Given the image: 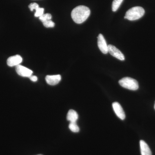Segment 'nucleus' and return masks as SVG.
I'll list each match as a JSON object with an SVG mask.
<instances>
[{
  "label": "nucleus",
  "instance_id": "obj_2",
  "mask_svg": "<svg viewBox=\"0 0 155 155\" xmlns=\"http://www.w3.org/2000/svg\"><path fill=\"white\" fill-rule=\"evenodd\" d=\"M145 14V11L141 7H133L127 11L124 18L130 21L140 19Z\"/></svg>",
  "mask_w": 155,
  "mask_h": 155
},
{
  "label": "nucleus",
  "instance_id": "obj_6",
  "mask_svg": "<svg viewBox=\"0 0 155 155\" xmlns=\"http://www.w3.org/2000/svg\"><path fill=\"white\" fill-rule=\"evenodd\" d=\"M16 71L18 75L25 77H30L33 72L30 69L20 65L16 66Z\"/></svg>",
  "mask_w": 155,
  "mask_h": 155
},
{
  "label": "nucleus",
  "instance_id": "obj_12",
  "mask_svg": "<svg viewBox=\"0 0 155 155\" xmlns=\"http://www.w3.org/2000/svg\"><path fill=\"white\" fill-rule=\"evenodd\" d=\"M124 0H114L112 3V11L116 12L119 9Z\"/></svg>",
  "mask_w": 155,
  "mask_h": 155
},
{
  "label": "nucleus",
  "instance_id": "obj_15",
  "mask_svg": "<svg viewBox=\"0 0 155 155\" xmlns=\"http://www.w3.org/2000/svg\"><path fill=\"white\" fill-rule=\"evenodd\" d=\"M43 25L46 28H53L55 26V23L51 20H48L43 22Z\"/></svg>",
  "mask_w": 155,
  "mask_h": 155
},
{
  "label": "nucleus",
  "instance_id": "obj_16",
  "mask_svg": "<svg viewBox=\"0 0 155 155\" xmlns=\"http://www.w3.org/2000/svg\"><path fill=\"white\" fill-rule=\"evenodd\" d=\"M35 11H35V16L36 17H39L44 14V9L43 8H40L38 7V8L36 9Z\"/></svg>",
  "mask_w": 155,
  "mask_h": 155
},
{
  "label": "nucleus",
  "instance_id": "obj_9",
  "mask_svg": "<svg viewBox=\"0 0 155 155\" xmlns=\"http://www.w3.org/2000/svg\"><path fill=\"white\" fill-rule=\"evenodd\" d=\"M61 79L60 75H47L45 78L46 81L48 84L51 85H55L58 84Z\"/></svg>",
  "mask_w": 155,
  "mask_h": 155
},
{
  "label": "nucleus",
  "instance_id": "obj_13",
  "mask_svg": "<svg viewBox=\"0 0 155 155\" xmlns=\"http://www.w3.org/2000/svg\"><path fill=\"white\" fill-rule=\"evenodd\" d=\"M69 129H70L71 131L73 132H75V133L79 132V130H80L78 125L76 124V122H70L69 125Z\"/></svg>",
  "mask_w": 155,
  "mask_h": 155
},
{
  "label": "nucleus",
  "instance_id": "obj_4",
  "mask_svg": "<svg viewBox=\"0 0 155 155\" xmlns=\"http://www.w3.org/2000/svg\"><path fill=\"white\" fill-rule=\"evenodd\" d=\"M108 52L110 53L111 55L119 59L120 61H124L125 59L124 54L121 51H119L116 47L112 45H108Z\"/></svg>",
  "mask_w": 155,
  "mask_h": 155
},
{
  "label": "nucleus",
  "instance_id": "obj_3",
  "mask_svg": "<svg viewBox=\"0 0 155 155\" xmlns=\"http://www.w3.org/2000/svg\"><path fill=\"white\" fill-rule=\"evenodd\" d=\"M119 84L122 87L130 90L136 91L139 88L137 81L131 78H123L119 81Z\"/></svg>",
  "mask_w": 155,
  "mask_h": 155
},
{
  "label": "nucleus",
  "instance_id": "obj_14",
  "mask_svg": "<svg viewBox=\"0 0 155 155\" xmlns=\"http://www.w3.org/2000/svg\"><path fill=\"white\" fill-rule=\"evenodd\" d=\"M39 18L40 20L42 22H44L45 21H47V20H51L52 19V16L50 14H44L42 16L39 17Z\"/></svg>",
  "mask_w": 155,
  "mask_h": 155
},
{
  "label": "nucleus",
  "instance_id": "obj_11",
  "mask_svg": "<svg viewBox=\"0 0 155 155\" xmlns=\"http://www.w3.org/2000/svg\"><path fill=\"white\" fill-rule=\"evenodd\" d=\"M78 116L77 112L73 110H69L67 115V119L70 122H76L78 119Z\"/></svg>",
  "mask_w": 155,
  "mask_h": 155
},
{
  "label": "nucleus",
  "instance_id": "obj_7",
  "mask_svg": "<svg viewBox=\"0 0 155 155\" xmlns=\"http://www.w3.org/2000/svg\"><path fill=\"white\" fill-rule=\"evenodd\" d=\"M112 106L116 116L119 119L124 120L125 118V113L120 104L118 102H114L112 104Z\"/></svg>",
  "mask_w": 155,
  "mask_h": 155
},
{
  "label": "nucleus",
  "instance_id": "obj_18",
  "mask_svg": "<svg viewBox=\"0 0 155 155\" xmlns=\"http://www.w3.org/2000/svg\"><path fill=\"white\" fill-rule=\"evenodd\" d=\"M30 78V79L31 81H33V82H35L37 81L38 80V78L37 76H35V75H32L29 77Z\"/></svg>",
  "mask_w": 155,
  "mask_h": 155
},
{
  "label": "nucleus",
  "instance_id": "obj_19",
  "mask_svg": "<svg viewBox=\"0 0 155 155\" xmlns=\"http://www.w3.org/2000/svg\"><path fill=\"white\" fill-rule=\"evenodd\" d=\"M154 109H155V105H154Z\"/></svg>",
  "mask_w": 155,
  "mask_h": 155
},
{
  "label": "nucleus",
  "instance_id": "obj_5",
  "mask_svg": "<svg viewBox=\"0 0 155 155\" xmlns=\"http://www.w3.org/2000/svg\"><path fill=\"white\" fill-rule=\"evenodd\" d=\"M97 44L99 48L103 54H107L108 52V45L104 38L101 34H100L98 36Z\"/></svg>",
  "mask_w": 155,
  "mask_h": 155
},
{
  "label": "nucleus",
  "instance_id": "obj_1",
  "mask_svg": "<svg viewBox=\"0 0 155 155\" xmlns=\"http://www.w3.org/2000/svg\"><path fill=\"white\" fill-rule=\"evenodd\" d=\"M91 14L90 9L85 6H77L72 11L71 17L73 21L77 23L81 24L86 21Z\"/></svg>",
  "mask_w": 155,
  "mask_h": 155
},
{
  "label": "nucleus",
  "instance_id": "obj_17",
  "mask_svg": "<svg viewBox=\"0 0 155 155\" xmlns=\"http://www.w3.org/2000/svg\"><path fill=\"white\" fill-rule=\"evenodd\" d=\"M39 5L38 4L36 3H32L30 4L28 6V8L30 9V11H33L34 10H36L37 8H38Z\"/></svg>",
  "mask_w": 155,
  "mask_h": 155
},
{
  "label": "nucleus",
  "instance_id": "obj_20",
  "mask_svg": "<svg viewBox=\"0 0 155 155\" xmlns=\"http://www.w3.org/2000/svg\"><path fill=\"white\" fill-rule=\"evenodd\" d=\"M41 155V154H39V155Z\"/></svg>",
  "mask_w": 155,
  "mask_h": 155
},
{
  "label": "nucleus",
  "instance_id": "obj_10",
  "mask_svg": "<svg viewBox=\"0 0 155 155\" xmlns=\"http://www.w3.org/2000/svg\"><path fill=\"white\" fill-rule=\"evenodd\" d=\"M140 145L141 155H152L151 151L145 142L140 140Z\"/></svg>",
  "mask_w": 155,
  "mask_h": 155
},
{
  "label": "nucleus",
  "instance_id": "obj_8",
  "mask_svg": "<svg viewBox=\"0 0 155 155\" xmlns=\"http://www.w3.org/2000/svg\"><path fill=\"white\" fill-rule=\"evenodd\" d=\"M22 61V58L19 55L12 56L8 58L7 64L9 67H12L19 65Z\"/></svg>",
  "mask_w": 155,
  "mask_h": 155
}]
</instances>
